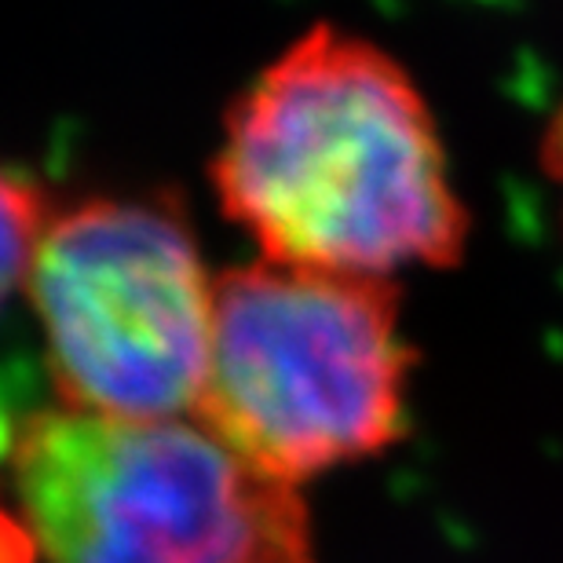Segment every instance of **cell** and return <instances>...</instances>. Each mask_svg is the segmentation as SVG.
I'll return each mask as SVG.
<instances>
[{
	"mask_svg": "<svg viewBox=\"0 0 563 563\" xmlns=\"http://www.w3.org/2000/svg\"><path fill=\"white\" fill-rule=\"evenodd\" d=\"M212 187L272 264L391 278L457 264L468 242L413 77L336 26L308 30L234 99Z\"/></svg>",
	"mask_w": 563,
	"mask_h": 563,
	"instance_id": "1",
	"label": "cell"
},
{
	"mask_svg": "<svg viewBox=\"0 0 563 563\" xmlns=\"http://www.w3.org/2000/svg\"><path fill=\"white\" fill-rule=\"evenodd\" d=\"M410 366L391 278L272 261L228 267L212 282V355L195 421L297 487L407 432Z\"/></svg>",
	"mask_w": 563,
	"mask_h": 563,
	"instance_id": "2",
	"label": "cell"
},
{
	"mask_svg": "<svg viewBox=\"0 0 563 563\" xmlns=\"http://www.w3.org/2000/svg\"><path fill=\"white\" fill-rule=\"evenodd\" d=\"M11 468L48 563H314L297 487L198 421L37 410Z\"/></svg>",
	"mask_w": 563,
	"mask_h": 563,
	"instance_id": "3",
	"label": "cell"
},
{
	"mask_svg": "<svg viewBox=\"0 0 563 563\" xmlns=\"http://www.w3.org/2000/svg\"><path fill=\"white\" fill-rule=\"evenodd\" d=\"M26 297L63 410L118 421L198 410L212 355V282L176 201L92 198L55 212Z\"/></svg>",
	"mask_w": 563,
	"mask_h": 563,
	"instance_id": "4",
	"label": "cell"
},
{
	"mask_svg": "<svg viewBox=\"0 0 563 563\" xmlns=\"http://www.w3.org/2000/svg\"><path fill=\"white\" fill-rule=\"evenodd\" d=\"M52 217L48 195L37 179L0 165V311L19 289L26 292L33 253Z\"/></svg>",
	"mask_w": 563,
	"mask_h": 563,
	"instance_id": "5",
	"label": "cell"
},
{
	"mask_svg": "<svg viewBox=\"0 0 563 563\" xmlns=\"http://www.w3.org/2000/svg\"><path fill=\"white\" fill-rule=\"evenodd\" d=\"M545 162L563 179V114L553 121V132H549V140H545Z\"/></svg>",
	"mask_w": 563,
	"mask_h": 563,
	"instance_id": "6",
	"label": "cell"
}]
</instances>
